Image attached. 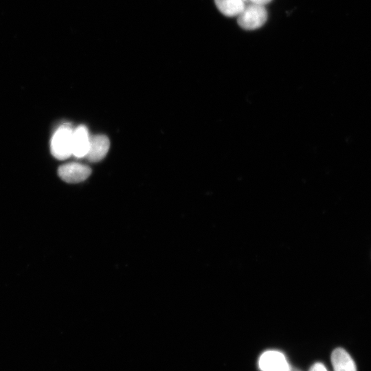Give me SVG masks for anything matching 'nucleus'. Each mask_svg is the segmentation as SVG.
Wrapping results in <instances>:
<instances>
[{
  "label": "nucleus",
  "instance_id": "nucleus-1",
  "mask_svg": "<svg viewBox=\"0 0 371 371\" xmlns=\"http://www.w3.org/2000/svg\"><path fill=\"white\" fill-rule=\"evenodd\" d=\"M71 127L65 124L60 126L54 133L50 144L52 155L58 159H65L72 155Z\"/></svg>",
  "mask_w": 371,
  "mask_h": 371
},
{
  "label": "nucleus",
  "instance_id": "nucleus-2",
  "mask_svg": "<svg viewBox=\"0 0 371 371\" xmlns=\"http://www.w3.org/2000/svg\"><path fill=\"white\" fill-rule=\"evenodd\" d=\"M267 12L262 5L251 3L245 6L238 14V23L243 29L251 30L260 27L267 21Z\"/></svg>",
  "mask_w": 371,
  "mask_h": 371
},
{
  "label": "nucleus",
  "instance_id": "nucleus-3",
  "mask_svg": "<svg viewBox=\"0 0 371 371\" xmlns=\"http://www.w3.org/2000/svg\"><path fill=\"white\" fill-rule=\"evenodd\" d=\"M258 365L260 371H289L291 367L284 354L276 350L263 352Z\"/></svg>",
  "mask_w": 371,
  "mask_h": 371
},
{
  "label": "nucleus",
  "instance_id": "nucleus-4",
  "mask_svg": "<svg viewBox=\"0 0 371 371\" xmlns=\"http://www.w3.org/2000/svg\"><path fill=\"white\" fill-rule=\"evenodd\" d=\"M91 173L89 166L76 162L60 166L58 169L59 177L69 183H76L87 179Z\"/></svg>",
  "mask_w": 371,
  "mask_h": 371
},
{
  "label": "nucleus",
  "instance_id": "nucleus-5",
  "mask_svg": "<svg viewBox=\"0 0 371 371\" xmlns=\"http://www.w3.org/2000/svg\"><path fill=\"white\" fill-rule=\"evenodd\" d=\"M109 146L110 142L106 135L91 136L88 152L85 157L90 162H98L106 155Z\"/></svg>",
  "mask_w": 371,
  "mask_h": 371
},
{
  "label": "nucleus",
  "instance_id": "nucleus-6",
  "mask_svg": "<svg viewBox=\"0 0 371 371\" xmlns=\"http://www.w3.org/2000/svg\"><path fill=\"white\" fill-rule=\"evenodd\" d=\"M90 137L87 127L78 126L72 134V155L76 157H85L89 146Z\"/></svg>",
  "mask_w": 371,
  "mask_h": 371
},
{
  "label": "nucleus",
  "instance_id": "nucleus-7",
  "mask_svg": "<svg viewBox=\"0 0 371 371\" xmlns=\"http://www.w3.org/2000/svg\"><path fill=\"white\" fill-rule=\"evenodd\" d=\"M331 363L333 371H357L352 358L341 348H337L333 351Z\"/></svg>",
  "mask_w": 371,
  "mask_h": 371
},
{
  "label": "nucleus",
  "instance_id": "nucleus-8",
  "mask_svg": "<svg viewBox=\"0 0 371 371\" xmlns=\"http://www.w3.org/2000/svg\"><path fill=\"white\" fill-rule=\"evenodd\" d=\"M245 0H214L218 9L225 16L238 15L245 8Z\"/></svg>",
  "mask_w": 371,
  "mask_h": 371
},
{
  "label": "nucleus",
  "instance_id": "nucleus-9",
  "mask_svg": "<svg viewBox=\"0 0 371 371\" xmlns=\"http://www.w3.org/2000/svg\"><path fill=\"white\" fill-rule=\"evenodd\" d=\"M308 371H328V370L323 363L317 362L310 368Z\"/></svg>",
  "mask_w": 371,
  "mask_h": 371
},
{
  "label": "nucleus",
  "instance_id": "nucleus-10",
  "mask_svg": "<svg viewBox=\"0 0 371 371\" xmlns=\"http://www.w3.org/2000/svg\"><path fill=\"white\" fill-rule=\"evenodd\" d=\"M253 3L259 4V5H264L266 3H269L271 0H249Z\"/></svg>",
  "mask_w": 371,
  "mask_h": 371
},
{
  "label": "nucleus",
  "instance_id": "nucleus-11",
  "mask_svg": "<svg viewBox=\"0 0 371 371\" xmlns=\"http://www.w3.org/2000/svg\"><path fill=\"white\" fill-rule=\"evenodd\" d=\"M289 371H301V370L300 369L297 368H295V367L291 366L290 369L289 370Z\"/></svg>",
  "mask_w": 371,
  "mask_h": 371
}]
</instances>
